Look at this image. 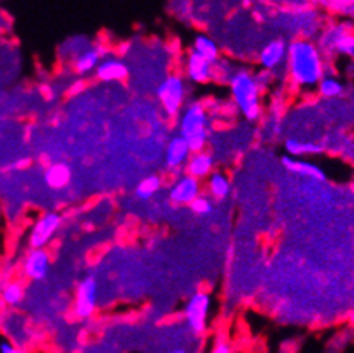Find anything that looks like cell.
Segmentation results:
<instances>
[{"instance_id":"3","label":"cell","mask_w":354,"mask_h":353,"mask_svg":"<svg viewBox=\"0 0 354 353\" xmlns=\"http://www.w3.org/2000/svg\"><path fill=\"white\" fill-rule=\"evenodd\" d=\"M176 131L189 143L192 153L205 151L211 136V114L202 102H189L176 117Z\"/></svg>"},{"instance_id":"10","label":"cell","mask_w":354,"mask_h":353,"mask_svg":"<svg viewBox=\"0 0 354 353\" xmlns=\"http://www.w3.org/2000/svg\"><path fill=\"white\" fill-rule=\"evenodd\" d=\"M288 55V43L283 38H272L257 52V64L262 71L276 72L284 67Z\"/></svg>"},{"instance_id":"23","label":"cell","mask_w":354,"mask_h":353,"mask_svg":"<svg viewBox=\"0 0 354 353\" xmlns=\"http://www.w3.org/2000/svg\"><path fill=\"white\" fill-rule=\"evenodd\" d=\"M162 187V179L158 174H151L139 180L136 185V197L140 201H149L156 196Z\"/></svg>"},{"instance_id":"7","label":"cell","mask_w":354,"mask_h":353,"mask_svg":"<svg viewBox=\"0 0 354 353\" xmlns=\"http://www.w3.org/2000/svg\"><path fill=\"white\" fill-rule=\"evenodd\" d=\"M97 280L95 275H86L81 282L77 283L74 290V298H72V312L77 319H89L95 316L97 309Z\"/></svg>"},{"instance_id":"16","label":"cell","mask_w":354,"mask_h":353,"mask_svg":"<svg viewBox=\"0 0 354 353\" xmlns=\"http://www.w3.org/2000/svg\"><path fill=\"white\" fill-rule=\"evenodd\" d=\"M233 185H231V180L225 172L214 170L211 175L205 179V196L211 197L216 203H221L230 197Z\"/></svg>"},{"instance_id":"18","label":"cell","mask_w":354,"mask_h":353,"mask_svg":"<svg viewBox=\"0 0 354 353\" xmlns=\"http://www.w3.org/2000/svg\"><path fill=\"white\" fill-rule=\"evenodd\" d=\"M283 167L286 168L288 172L296 175L306 176V179H313V180H325L327 179V174L320 165L313 163V161L308 160H298V158L292 156H284L283 158Z\"/></svg>"},{"instance_id":"5","label":"cell","mask_w":354,"mask_h":353,"mask_svg":"<svg viewBox=\"0 0 354 353\" xmlns=\"http://www.w3.org/2000/svg\"><path fill=\"white\" fill-rule=\"evenodd\" d=\"M319 48L324 57H354V28L349 23H332L320 33Z\"/></svg>"},{"instance_id":"17","label":"cell","mask_w":354,"mask_h":353,"mask_svg":"<svg viewBox=\"0 0 354 353\" xmlns=\"http://www.w3.org/2000/svg\"><path fill=\"white\" fill-rule=\"evenodd\" d=\"M214 172V156L209 151L192 153L190 160L185 165V174L197 180H205Z\"/></svg>"},{"instance_id":"20","label":"cell","mask_w":354,"mask_h":353,"mask_svg":"<svg viewBox=\"0 0 354 353\" xmlns=\"http://www.w3.org/2000/svg\"><path fill=\"white\" fill-rule=\"evenodd\" d=\"M190 52L197 53L198 57H202V59H205L211 64H216L219 60V57H221V50H219L218 43L207 35L195 36L192 43V50H190Z\"/></svg>"},{"instance_id":"9","label":"cell","mask_w":354,"mask_h":353,"mask_svg":"<svg viewBox=\"0 0 354 353\" xmlns=\"http://www.w3.org/2000/svg\"><path fill=\"white\" fill-rule=\"evenodd\" d=\"M202 194V182L187 174H178L168 187V199L175 206H190Z\"/></svg>"},{"instance_id":"12","label":"cell","mask_w":354,"mask_h":353,"mask_svg":"<svg viewBox=\"0 0 354 353\" xmlns=\"http://www.w3.org/2000/svg\"><path fill=\"white\" fill-rule=\"evenodd\" d=\"M192 156V150H190L189 143L182 138V136H173L169 138L168 144L165 147V167L166 170L171 174H178V172L185 170L187 161Z\"/></svg>"},{"instance_id":"22","label":"cell","mask_w":354,"mask_h":353,"mask_svg":"<svg viewBox=\"0 0 354 353\" xmlns=\"http://www.w3.org/2000/svg\"><path fill=\"white\" fill-rule=\"evenodd\" d=\"M24 297H26V290L21 282H7L0 288V300L7 305V307H19L23 304Z\"/></svg>"},{"instance_id":"2","label":"cell","mask_w":354,"mask_h":353,"mask_svg":"<svg viewBox=\"0 0 354 353\" xmlns=\"http://www.w3.org/2000/svg\"><path fill=\"white\" fill-rule=\"evenodd\" d=\"M227 88H230L231 100L241 115L248 122H257L263 115L262 107V91L257 74L250 69H234L227 78Z\"/></svg>"},{"instance_id":"19","label":"cell","mask_w":354,"mask_h":353,"mask_svg":"<svg viewBox=\"0 0 354 353\" xmlns=\"http://www.w3.org/2000/svg\"><path fill=\"white\" fill-rule=\"evenodd\" d=\"M46 185L52 190H62L71 183L72 180V170L67 163L64 161H57L46 167L45 175H43Z\"/></svg>"},{"instance_id":"29","label":"cell","mask_w":354,"mask_h":353,"mask_svg":"<svg viewBox=\"0 0 354 353\" xmlns=\"http://www.w3.org/2000/svg\"><path fill=\"white\" fill-rule=\"evenodd\" d=\"M82 89H84V82L82 81H75V84L74 86H71V95H79V93L82 91Z\"/></svg>"},{"instance_id":"26","label":"cell","mask_w":354,"mask_h":353,"mask_svg":"<svg viewBox=\"0 0 354 353\" xmlns=\"http://www.w3.org/2000/svg\"><path fill=\"white\" fill-rule=\"evenodd\" d=\"M0 353H28L21 345L14 343V341L3 340L0 341Z\"/></svg>"},{"instance_id":"4","label":"cell","mask_w":354,"mask_h":353,"mask_svg":"<svg viewBox=\"0 0 354 353\" xmlns=\"http://www.w3.org/2000/svg\"><path fill=\"white\" fill-rule=\"evenodd\" d=\"M187 79L182 74H169L160 82L156 88V98L160 102L162 114L168 118H176L187 105Z\"/></svg>"},{"instance_id":"27","label":"cell","mask_w":354,"mask_h":353,"mask_svg":"<svg viewBox=\"0 0 354 353\" xmlns=\"http://www.w3.org/2000/svg\"><path fill=\"white\" fill-rule=\"evenodd\" d=\"M209 353H233V347L230 345V341L226 340H218L214 345H212L211 352Z\"/></svg>"},{"instance_id":"13","label":"cell","mask_w":354,"mask_h":353,"mask_svg":"<svg viewBox=\"0 0 354 353\" xmlns=\"http://www.w3.org/2000/svg\"><path fill=\"white\" fill-rule=\"evenodd\" d=\"M104 57H106V50L103 46L88 45L77 55H74V59H72V69H74L75 74L84 78V75L96 71V67L100 66V62Z\"/></svg>"},{"instance_id":"15","label":"cell","mask_w":354,"mask_h":353,"mask_svg":"<svg viewBox=\"0 0 354 353\" xmlns=\"http://www.w3.org/2000/svg\"><path fill=\"white\" fill-rule=\"evenodd\" d=\"M129 66L120 57H104L96 67L95 75L101 82H120L129 78Z\"/></svg>"},{"instance_id":"6","label":"cell","mask_w":354,"mask_h":353,"mask_svg":"<svg viewBox=\"0 0 354 353\" xmlns=\"http://www.w3.org/2000/svg\"><path fill=\"white\" fill-rule=\"evenodd\" d=\"M211 309H212V297L209 291H195L187 298L185 305H183V323H185L187 329L194 334V336H202L205 334L209 327V319H211Z\"/></svg>"},{"instance_id":"11","label":"cell","mask_w":354,"mask_h":353,"mask_svg":"<svg viewBox=\"0 0 354 353\" xmlns=\"http://www.w3.org/2000/svg\"><path fill=\"white\" fill-rule=\"evenodd\" d=\"M50 266H52V255L46 248H31L23 259V275L30 282H43L48 276Z\"/></svg>"},{"instance_id":"30","label":"cell","mask_w":354,"mask_h":353,"mask_svg":"<svg viewBox=\"0 0 354 353\" xmlns=\"http://www.w3.org/2000/svg\"><path fill=\"white\" fill-rule=\"evenodd\" d=\"M168 353H190L189 350H185V348H175V350L168 352Z\"/></svg>"},{"instance_id":"25","label":"cell","mask_w":354,"mask_h":353,"mask_svg":"<svg viewBox=\"0 0 354 353\" xmlns=\"http://www.w3.org/2000/svg\"><path fill=\"white\" fill-rule=\"evenodd\" d=\"M189 208L194 215L207 216L211 215L212 210H214V201H212L209 196H205V194H201V196H198Z\"/></svg>"},{"instance_id":"28","label":"cell","mask_w":354,"mask_h":353,"mask_svg":"<svg viewBox=\"0 0 354 353\" xmlns=\"http://www.w3.org/2000/svg\"><path fill=\"white\" fill-rule=\"evenodd\" d=\"M257 79H259L260 86H262V88L266 89L267 86H269V82H272V81H274V72H269V71H262V72H259V74H257Z\"/></svg>"},{"instance_id":"24","label":"cell","mask_w":354,"mask_h":353,"mask_svg":"<svg viewBox=\"0 0 354 353\" xmlns=\"http://www.w3.org/2000/svg\"><path fill=\"white\" fill-rule=\"evenodd\" d=\"M317 93H319L322 98H339V96L344 95V82L334 74H325L322 79H320L319 86H317Z\"/></svg>"},{"instance_id":"1","label":"cell","mask_w":354,"mask_h":353,"mask_svg":"<svg viewBox=\"0 0 354 353\" xmlns=\"http://www.w3.org/2000/svg\"><path fill=\"white\" fill-rule=\"evenodd\" d=\"M284 69L291 88L306 93L317 89L320 79L327 74V62L315 42L308 38H295L288 43Z\"/></svg>"},{"instance_id":"21","label":"cell","mask_w":354,"mask_h":353,"mask_svg":"<svg viewBox=\"0 0 354 353\" xmlns=\"http://www.w3.org/2000/svg\"><path fill=\"white\" fill-rule=\"evenodd\" d=\"M284 147L288 151V156L299 158V156H315L324 151V146L313 141H299V139L290 138L284 141Z\"/></svg>"},{"instance_id":"14","label":"cell","mask_w":354,"mask_h":353,"mask_svg":"<svg viewBox=\"0 0 354 353\" xmlns=\"http://www.w3.org/2000/svg\"><path fill=\"white\" fill-rule=\"evenodd\" d=\"M183 69H185L187 81L194 82V84H207L214 78V64L207 62V60L202 59L194 52H190L185 57Z\"/></svg>"},{"instance_id":"8","label":"cell","mask_w":354,"mask_h":353,"mask_svg":"<svg viewBox=\"0 0 354 353\" xmlns=\"http://www.w3.org/2000/svg\"><path fill=\"white\" fill-rule=\"evenodd\" d=\"M62 215L57 211H46L32 223L30 235H28V242L31 248H45L52 242L53 237L59 233L60 226H62Z\"/></svg>"}]
</instances>
